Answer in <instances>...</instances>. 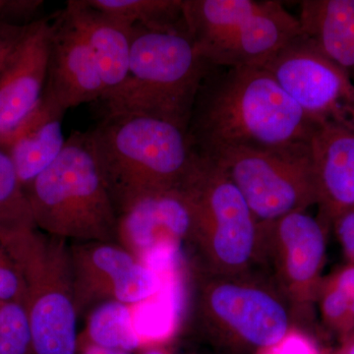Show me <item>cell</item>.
<instances>
[{"label": "cell", "instance_id": "3", "mask_svg": "<svg viewBox=\"0 0 354 354\" xmlns=\"http://www.w3.org/2000/svg\"><path fill=\"white\" fill-rule=\"evenodd\" d=\"M127 79L97 102L100 118L134 114L187 132L195 100L211 70L188 34L133 26Z\"/></svg>", "mask_w": 354, "mask_h": 354}, {"label": "cell", "instance_id": "34", "mask_svg": "<svg viewBox=\"0 0 354 354\" xmlns=\"http://www.w3.org/2000/svg\"><path fill=\"white\" fill-rule=\"evenodd\" d=\"M346 263H351V264H354V249L351 251V254L346 258Z\"/></svg>", "mask_w": 354, "mask_h": 354}, {"label": "cell", "instance_id": "4", "mask_svg": "<svg viewBox=\"0 0 354 354\" xmlns=\"http://www.w3.org/2000/svg\"><path fill=\"white\" fill-rule=\"evenodd\" d=\"M35 225L68 242H116L120 216L86 133H74L48 169L25 188Z\"/></svg>", "mask_w": 354, "mask_h": 354}, {"label": "cell", "instance_id": "12", "mask_svg": "<svg viewBox=\"0 0 354 354\" xmlns=\"http://www.w3.org/2000/svg\"><path fill=\"white\" fill-rule=\"evenodd\" d=\"M70 259L79 318L104 302L141 304L162 286L155 270L116 242H70Z\"/></svg>", "mask_w": 354, "mask_h": 354}, {"label": "cell", "instance_id": "22", "mask_svg": "<svg viewBox=\"0 0 354 354\" xmlns=\"http://www.w3.org/2000/svg\"><path fill=\"white\" fill-rule=\"evenodd\" d=\"M35 225L31 208L10 158L0 148V232Z\"/></svg>", "mask_w": 354, "mask_h": 354}, {"label": "cell", "instance_id": "24", "mask_svg": "<svg viewBox=\"0 0 354 354\" xmlns=\"http://www.w3.org/2000/svg\"><path fill=\"white\" fill-rule=\"evenodd\" d=\"M31 353V330L24 305L6 301L0 305V354Z\"/></svg>", "mask_w": 354, "mask_h": 354}, {"label": "cell", "instance_id": "25", "mask_svg": "<svg viewBox=\"0 0 354 354\" xmlns=\"http://www.w3.org/2000/svg\"><path fill=\"white\" fill-rule=\"evenodd\" d=\"M258 354H332L319 348L310 335L295 328L283 341Z\"/></svg>", "mask_w": 354, "mask_h": 354}, {"label": "cell", "instance_id": "29", "mask_svg": "<svg viewBox=\"0 0 354 354\" xmlns=\"http://www.w3.org/2000/svg\"><path fill=\"white\" fill-rule=\"evenodd\" d=\"M341 270L344 276L346 277V281H348L349 288H351V305H349L348 315V319H346V327H344V335L342 337V339H344L346 335L354 332V264L346 263V265L341 267Z\"/></svg>", "mask_w": 354, "mask_h": 354}, {"label": "cell", "instance_id": "16", "mask_svg": "<svg viewBox=\"0 0 354 354\" xmlns=\"http://www.w3.org/2000/svg\"><path fill=\"white\" fill-rule=\"evenodd\" d=\"M310 148L317 218L330 230L337 216L354 208V129L335 123L319 124Z\"/></svg>", "mask_w": 354, "mask_h": 354}, {"label": "cell", "instance_id": "18", "mask_svg": "<svg viewBox=\"0 0 354 354\" xmlns=\"http://www.w3.org/2000/svg\"><path fill=\"white\" fill-rule=\"evenodd\" d=\"M65 9L94 53L104 94L127 79L131 50L132 28L88 4L70 0Z\"/></svg>", "mask_w": 354, "mask_h": 354}, {"label": "cell", "instance_id": "26", "mask_svg": "<svg viewBox=\"0 0 354 354\" xmlns=\"http://www.w3.org/2000/svg\"><path fill=\"white\" fill-rule=\"evenodd\" d=\"M32 23L19 24L12 21L0 20V74L22 43Z\"/></svg>", "mask_w": 354, "mask_h": 354}, {"label": "cell", "instance_id": "13", "mask_svg": "<svg viewBox=\"0 0 354 354\" xmlns=\"http://www.w3.org/2000/svg\"><path fill=\"white\" fill-rule=\"evenodd\" d=\"M104 94L92 50L66 9L50 21L48 76L43 99L65 113Z\"/></svg>", "mask_w": 354, "mask_h": 354}, {"label": "cell", "instance_id": "27", "mask_svg": "<svg viewBox=\"0 0 354 354\" xmlns=\"http://www.w3.org/2000/svg\"><path fill=\"white\" fill-rule=\"evenodd\" d=\"M24 297V286L19 272L0 257V301H14Z\"/></svg>", "mask_w": 354, "mask_h": 354}, {"label": "cell", "instance_id": "19", "mask_svg": "<svg viewBox=\"0 0 354 354\" xmlns=\"http://www.w3.org/2000/svg\"><path fill=\"white\" fill-rule=\"evenodd\" d=\"M298 20L354 85V0H304Z\"/></svg>", "mask_w": 354, "mask_h": 354}, {"label": "cell", "instance_id": "9", "mask_svg": "<svg viewBox=\"0 0 354 354\" xmlns=\"http://www.w3.org/2000/svg\"><path fill=\"white\" fill-rule=\"evenodd\" d=\"M208 158L239 188L258 223L307 211L317 205L310 143L276 149H234Z\"/></svg>", "mask_w": 354, "mask_h": 354}, {"label": "cell", "instance_id": "17", "mask_svg": "<svg viewBox=\"0 0 354 354\" xmlns=\"http://www.w3.org/2000/svg\"><path fill=\"white\" fill-rule=\"evenodd\" d=\"M64 114L41 99L34 113L0 145L24 189L64 151L67 141L62 130Z\"/></svg>", "mask_w": 354, "mask_h": 354}, {"label": "cell", "instance_id": "2", "mask_svg": "<svg viewBox=\"0 0 354 354\" xmlns=\"http://www.w3.org/2000/svg\"><path fill=\"white\" fill-rule=\"evenodd\" d=\"M86 136L118 216L147 197L181 188L196 158L187 132L148 116H104Z\"/></svg>", "mask_w": 354, "mask_h": 354}, {"label": "cell", "instance_id": "31", "mask_svg": "<svg viewBox=\"0 0 354 354\" xmlns=\"http://www.w3.org/2000/svg\"><path fill=\"white\" fill-rule=\"evenodd\" d=\"M335 351L337 354H354V332L341 339V346Z\"/></svg>", "mask_w": 354, "mask_h": 354}, {"label": "cell", "instance_id": "35", "mask_svg": "<svg viewBox=\"0 0 354 354\" xmlns=\"http://www.w3.org/2000/svg\"><path fill=\"white\" fill-rule=\"evenodd\" d=\"M332 354H337V351H334V353H332Z\"/></svg>", "mask_w": 354, "mask_h": 354}, {"label": "cell", "instance_id": "8", "mask_svg": "<svg viewBox=\"0 0 354 354\" xmlns=\"http://www.w3.org/2000/svg\"><path fill=\"white\" fill-rule=\"evenodd\" d=\"M180 189L192 213L187 243L197 254L198 270L221 276L253 271L259 223L220 165L196 153L192 171Z\"/></svg>", "mask_w": 354, "mask_h": 354}, {"label": "cell", "instance_id": "20", "mask_svg": "<svg viewBox=\"0 0 354 354\" xmlns=\"http://www.w3.org/2000/svg\"><path fill=\"white\" fill-rule=\"evenodd\" d=\"M86 344L131 353L139 351L142 344L135 329L133 306L109 301L91 310L85 329L78 337V348Z\"/></svg>", "mask_w": 354, "mask_h": 354}, {"label": "cell", "instance_id": "11", "mask_svg": "<svg viewBox=\"0 0 354 354\" xmlns=\"http://www.w3.org/2000/svg\"><path fill=\"white\" fill-rule=\"evenodd\" d=\"M264 68L312 120L354 129L353 82L304 32L288 41Z\"/></svg>", "mask_w": 354, "mask_h": 354}, {"label": "cell", "instance_id": "32", "mask_svg": "<svg viewBox=\"0 0 354 354\" xmlns=\"http://www.w3.org/2000/svg\"><path fill=\"white\" fill-rule=\"evenodd\" d=\"M137 354H177L167 348L165 344H160V346H146L140 349Z\"/></svg>", "mask_w": 354, "mask_h": 354}, {"label": "cell", "instance_id": "6", "mask_svg": "<svg viewBox=\"0 0 354 354\" xmlns=\"http://www.w3.org/2000/svg\"><path fill=\"white\" fill-rule=\"evenodd\" d=\"M36 227L0 232L23 274L30 354H78L70 242Z\"/></svg>", "mask_w": 354, "mask_h": 354}, {"label": "cell", "instance_id": "10", "mask_svg": "<svg viewBox=\"0 0 354 354\" xmlns=\"http://www.w3.org/2000/svg\"><path fill=\"white\" fill-rule=\"evenodd\" d=\"M329 228L307 211L258 223L256 265L295 307L316 302L323 281Z\"/></svg>", "mask_w": 354, "mask_h": 354}, {"label": "cell", "instance_id": "30", "mask_svg": "<svg viewBox=\"0 0 354 354\" xmlns=\"http://www.w3.org/2000/svg\"><path fill=\"white\" fill-rule=\"evenodd\" d=\"M78 354H133L127 351H115V349H109L100 348V346H92V344H86V346H79Z\"/></svg>", "mask_w": 354, "mask_h": 354}, {"label": "cell", "instance_id": "28", "mask_svg": "<svg viewBox=\"0 0 354 354\" xmlns=\"http://www.w3.org/2000/svg\"><path fill=\"white\" fill-rule=\"evenodd\" d=\"M330 227L334 228L344 257H348L354 249V208L337 216Z\"/></svg>", "mask_w": 354, "mask_h": 354}, {"label": "cell", "instance_id": "15", "mask_svg": "<svg viewBox=\"0 0 354 354\" xmlns=\"http://www.w3.org/2000/svg\"><path fill=\"white\" fill-rule=\"evenodd\" d=\"M191 230L190 205L179 188L147 197L121 215L118 243L144 263L160 249L183 246Z\"/></svg>", "mask_w": 354, "mask_h": 354}, {"label": "cell", "instance_id": "7", "mask_svg": "<svg viewBox=\"0 0 354 354\" xmlns=\"http://www.w3.org/2000/svg\"><path fill=\"white\" fill-rule=\"evenodd\" d=\"M188 36L218 68L264 67L301 34L299 20L274 0H183Z\"/></svg>", "mask_w": 354, "mask_h": 354}, {"label": "cell", "instance_id": "14", "mask_svg": "<svg viewBox=\"0 0 354 354\" xmlns=\"http://www.w3.org/2000/svg\"><path fill=\"white\" fill-rule=\"evenodd\" d=\"M50 29V20H35L0 74V145L27 120L43 99Z\"/></svg>", "mask_w": 354, "mask_h": 354}, {"label": "cell", "instance_id": "1", "mask_svg": "<svg viewBox=\"0 0 354 354\" xmlns=\"http://www.w3.org/2000/svg\"><path fill=\"white\" fill-rule=\"evenodd\" d=\"M215 67L203 81L187 135L200 156L310 143L318 123L264 67Z\"/></svg>", "mask_w": 354, "mask_h": 354}, {"label": "cell", "instance_id": "21", "mask_svg": "<svg viewBox=\"0 0 354 354\" xmlns=\"http://www.w3.org/2000/svg\"><path fill=\"white\" fill-rule=\"evenodd\" d=\"M88 4L129 26L188 34L183 0H87Z\"/></svg>", "mask_w": 354, "mask_h": 354}, {"label": "cell", "instance_id": "33", "mask_svg": "<svg viewBox=\"0 0 354 354\" xmlns=\"http://www.w3.org/2000/svg\"><path fill=\"white\" fill-rule=\"evenodd\" d=\"M7 1H0V20H6V9Z\"/></svg>", "mask_w": 354, "mask_h": 354}, {"label": "cell", "instance_id": "5", "mask_svg": "<svg viewBox=\"0 0 354 354\" xmlns=\"http://www.w3.org/2000/svg\"><path fill=\"white\" fill-rule=\"evenodd\" d=\"M197 272L193 322L215 346L258 354L295 329V305L268 277L254 271L234 276Z\"/></svg>", "mask_w": 354, "mask_h": 354}, {"label": "cell", "instance_id": "23", "mask_svg": "<svg viewBox=\"0 0 354 354\" xmlns=\"http://www.w3.org/2000/svg\"><path fill=\"white\" fill-rule=\"evenodd\" d=\"M316 302L326 327L342 339L351 305V288L341 268L323 278Z\"/></svg>", "mask_w": 354, "mask_h": 354}]
</instances>
